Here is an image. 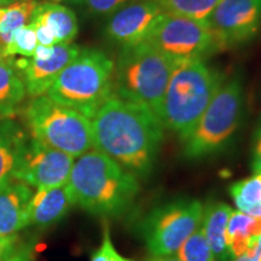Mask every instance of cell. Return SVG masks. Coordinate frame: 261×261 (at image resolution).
<instances>
[{"mask_svg": "<svg viewBox=\"0 0 261 261\" xmlns=\"http://www.w3.org/2000/svg\"><path fill=\"white\" fill-rule=\"evenodd\" d=\"M3 261H34L33 248L31 244H17L11 253Z\"/></svg>", "mask_w": 261, "mask_h": 261, "instance_id": "obj_29", "label": "cell"}, {"mask_svg": "<svg viewBox=\"0 0 261 261\" xmlns=\"http://www.w3.org/2000/svg\"><path fill=\"white\" fill-rule=\"evenodd\" d=\"M32 138L77 159L93 149L91 119L50 97H35L24 110Z\"/></svg>", "mask_w": 261, "mask_h": 261, "instance_id": "obj_7", "label": "cell"}, {"mask_svg": "<svg viewBox=\"0 0 261 261\" xmlns=\"http://www.w3.org/2000/svg\"><path fill=\"white\" fill-rule=\"evenodd\" d=\"M204 205L195 198H179L146 215L142 237L151 256H171L201 226Z\"/></svg>", "mask_w": 261, "mask_h": 261, "instance_id": "obj_8", "label": "cell"}, {"mask_svg": "<svg viewBox=\"0 0 261 261\" xmlns=\"http://www.w3.org/2000/svg\"><path fill=\"white\" fill-rule=\"evenodd\" d=\"M8 4H6L5 3V0H0V8H2V6H6Z\"/></svg>", "mask_w": 261, "mask_h": 261, "instance_id": "obj_33", "label": "cell"}, {"mask_svg": "<svg viewBox=\"0 0 261 261\" xmlns=\"http://www.w3.org/2000/svg\"><path fill=\"white\" fill-rule=\"evenodd\" d=\"M75 159L39 140H27L12 179L34 189L57 188L67 184Z\"/></svg>", "mask_w": 261, "mask_h": 261, "instance_id": "obj_10", "label": "cell"}, {"mask_svg": "<svg viewBox=\"0 0 261 261\" xmlns=\"http://www.w3.org/2000/svg\"><path fill=\"white\" fill-rule=\"evenodd\" d=\"M224 81L223 75L208 67L203 60L181 62L173 73L163 97L160 114L163 127L178 135L182 142Z\"/></svg>", "mask_w": 261, "mask_h": 261, "instance_id": "obj_4", "label": "cell"}, {"mask_svg": "<svg viewBox=\"0 0 261 261\" xmlns=\"http://www.w3.org/2000/svg\"><path fill=\"white\" fill-rule=\"evenodd\" d=\"M33 192L31 187L14 179L0 187L2 236H14L27 227V208Z\"/></svg>", "mask_w": 261, "mask_h": 261, "instance_id": "obj_15", "label": "cell"}, {"mask_svg": "<svg viewBox=\"0 0 261 261\" xmlns=\"http://www.w3.org/2000/svg\"><path fill=\"white\" fill-rule=\"evenodd\" d=\"M145 41L180 62L203 60L204 56L218 50L207 19L198 21L165 12Z\"/></svg>", "mask_w": 261, "mask_h": 261, "instance_id": "obj_9", "label": "cell"}, {"mask_svg": "<svg viewBox=\"0 0 261 261\" xmlns=\"http://www.w3.org/2000/svg\"><path fill=\"white\" fill-rule=\"evenodd\" d=\"M31 22H41L47 25L55 34L57 44H71L79 32L75 12L60 3H38Z\"/></svg>", "mask_w": 261, "mask_h": 261, "instance_id": "obj_16", "label": "cell"}, {"mask_svg": "<svg viewBox=\"0 0 261 261\" xmlns=\"http://www.w3.org/2000/svg\"><path fill=\"white\" fill-rule=\"evenodd\" d=\"M27 94L18 69L8 58L0 60V115L15 113Z\"/></svg>", "mask_w": 261, "mask_h": 261, "instance_id": "obj_20", "label": "cell"}, {"mask_svg": "<svg viewBox=\"0 0 261 261\" xmlns=\"http://www.w3.org/2000/svg\"><path fill=\"white\" fill-rule=\"evenodd\" d=\"M37 0H18L0 8V48H4L19 28L31 22Z\"/></svg>", "mask_w": 261, "mask_h": 261, "instance_id": "obj_21", "label": "cell"}, {"mask_svg": "<svg viewBox=\"0 0 261 261\" xmlns=\"http://www.w3.org/2000/svg\"><path fill=\"white\" fill-rule=\"evenodd\" d=\"M230 195L238 211L253 218H261V173L233 182Z\"/></svg>", "mask_w": 261, "mask_h": 261, "instance_id": "obj_22", "label": "cell"}, {"mask_svg": "<svg viewBox=\"0 0 261 261\" xmlns=\"http://www.w3.org/2000/svg\"><path fill=\"white\" fill-rule=\"evenodd\" d=\"M232 212V208L223 202H212L204 207L201 226L218 261L231 260L226 244V230Z\"/></svg>", "mask_w": 261, "mask_h": 261, "instance_id": "obj_17", "label": "cell"}, {"mask_svg": "<svg viewBox=\"0 0 261 261\" xmlns=\"http://www.w3.org/2000/svg\"><path fill=\"white\" fill-rule=\"evenodd\" d=\"M114 61L96 48H83L56 77L46 96L92 119L114 96Z\"/></svg>", "mask_w": 261, "mask_h": 261, "instance_id": "obj_5", "label": "cell"}, {"mask_svg": "<svg viewBox=\"0 0 261 261\" xmlns=\"http://www.w3.org/2000/svg\"><path fill=\"white\" fill-rule=\"evenodd\" d=\"M149 261H180L175 256H152Z\"/></svg>", "mask_w": 261, "mask_h": 261, "instance_id": "obj_31", "label": "cell"}, {"mask_svg": "<svg viewBox=\"0 0 261 261\" xmlns=\"http://www.w3.org/2000/svg\"><path fill=\"white\" fill-rule=\"evenodd\" d=\"M15 2H18V0H5V3L6 4H11V3H15Z\"/></svg>", "mask_w": 261, "mask_h": 261, "instance_id": "obj_32", "label": "cell"}, {"mask_svg": "<svg viewBox=\"0 0 261 261\" xmlns=\"http://www.w3.org/2000/svg\"><path fill=\"white\" fill-rule=\"evenodd\" d=\"M218 50L247 44L261 27V0H220L210 17Z\"/></svg>", "mask_w": 261, "mask_h": 261, "instance_id": "obj_11", "label": "cell"}, {"mask_svg": "<svg viewBox=\"0 0 261 261\" xmlns=\"http://www.w3.org/2000/svg\"><path fill=\"white\" fill-rule=\"evenodd\" d=\"M180 63L148 41L121 46L114 63V96L139 104L160 119L166 90Z\"/></svg>", "mask_w": 261, "mask_h": 261, "instance_id": "obj_3", "label": "cell"}, {"mask_svg": "<svg viewBox=\"0 0 261 261\" xmlns=\"http://www.w3.org/2000/svg\"><path fill=\"white\" fill-rule=\"evenodd\" d=\"M175 257L180 261H215V256L202 226L181 244L175 253Z\"/></svg>", "mask_w": 261, "mask_h": 261, "instance_id": "obj_24", "label": "cell"}, {"mask_svg": "<svg viewBox=\"0 0 261 261\" xmlns=\"http://www.w3.org/2000/svg\"><path fill=\"white\" fill-rule=\"evenodd\" d=\"M243 102L241 77L224 81L194 129L182 140V155L189 160H198L224 149L240 128Z\"/></svg>", "mask_w": 261, "mask_h": 261, "instance_id": "obj_6", "label": "cell"}, {"mask_svg": "<svg viewBox=\"0 0 261 261\" xmlns=\"http://www.w3.org/2000/svg\"><path fill=\"white\" fill-rule=\"evenodd\" d=\"M73 2L86 6L91 14L113 15L114 12H116L132 0H73Z\"/></svg>", "mask_w": 261, "mask_h": 261, "instance_id": "obj_27", "label": "cell"}, {"mask_svg": "<svg viewBox=\"0 0 261 261\" xmlns=\"http://www.w3.org/2000/svg\"><path fill=\"white\" fill-rule=\"evenodd\" d=\"M67 185L75 205L103 218L121 217L139 192L138 178L96 149L75 160Z\"/></svg>", "mask_w": 261, "mask_h": 261, "instance_id": "obj_2", "label": "cell"}, {"mask_svg": "<svg viewBox=\"0 0 261 261\" xmlns=\"http://www.w3.org/2000/svg\"><path fill=\"white\" fill-rule=\"evenodd\" d=\"M259 234L261 218H253L240 211H233L226 230V244L231 260L247 253L252 241Z\"/></svg>", "mask_w": 261, "mask_h": 261, "instance_id": "obj_19", "label": "cell"}, {"mask_svg": "<svg viewBox=\"0 0 261 261\" xmlns=\"http://www.w3.org/2000/svg\"><path fill=\"white\" fill-rule=\"evenodd\" d=\"M54 47V54L45 60L31 57L14 62L15 67L22 71V79L29 96L35 98L46 93L61 71L83 50L73 42L57 44Z\"/></svg>", "mask_w": 261, "mask_h": 261, "instance_id": "obj_13", "label": "cell"}, {"mask_svg": "<svg viewBox=\"0 0 261 261\" xmlns=\"http://www.w3.org/2000/svg\"><path fill=\"white\" fill-rule=\"evenodd\" d=\"M75 205L68 185L37 189L27 208V227H47L58 223Z\"/></svg>", "mask_w": 261, "mask_h": 261, "instance_id": "obj_14", "label": "cell"}, {"mask_svg": "<svg viewBox=\"0 0 261 261\" xmlns=\"http://www.w3.org/2000/svg\"><path fill=\"white\" fill-rule=\"evenodd\" d=\"M260 261H261V259H260Z\"/></svg>", "mask_w": 261, "mask_h": 261, "instance_id": "obj_36", "label": "cell"}, {"mask_svg": "<svg viewBox=\"0 0 261 261\" xmlns=\"http://www.w3.org/2000/svg\"><path fill=\"white\" fill-rule=\"evenodd\" d=\"M91 126L93 149L137 178H146L151 173L165 128L154 113L113 96L97 110Z\"/></svg>", "mask_w": 261, "mask_h": 261, "instance_id": "obj_1", "label": "cell"}, {"mask_svg": "<svg viewBox=\"0 0 261 261\" xmlns=\"http://www.w3.org/2000/svg\"><path fill=\"white\" fill-rule=\"evenodd\" d=\"M91 261H133L122 256L114 247L112 236H110L109 227H104L103 241L100 247L98 248L91 256Z\"/></svg>", "mask_w": 261, "mask_h": 261, "instance_id": "obj_26", "label": "cell"}, {"mask_svg": "<svg viewBox=\"0 0 261 261\" xmlns=\"http://www.w3.org/2000/svg\"><path fill=\"white\" fill-rule=\"evenodd\" d=\"M252 169L254 173H261V119L257 123L253 138Z\"/></svg>", "mask_w": 261, "mask_h": 261, "instance_id": "obj_28", "label": "cell"}, {"mask_svg": "<svg viewBox=\"0 0 261 261\" xmlns=\"http://www.w3.org/2000/svg\"><path fill=\"white\" fill-rule=\"evenodd\" d=\"M38 39L35 34V28L33 23L29 22L24 27L19 28L12 35L11 40L3 48V57L22 56L24 58H31L34 55L35 48L38 46Z\"/></svg>", "mask_w": 261, "mask_h": 261, "instance_id": "obj_25", "label": "cell"}, {"mask_svg": "<svg viewBox=\"0 0 261 261\" xmlns=\"http://www.w3.org/2000/svg\"><path fill=\"white\" fill-rule=\"evenodd\" d=\"M51 3H61V2H64V0H50Z\"/></svg>", "mask_w": 261, "mask_h": 261, "instance_id": "obj_34", "label": "cell"}, {"mask_svg": "<svg viewBox=\"0 0 261 261\" xmlns=\"http://www.w3.org/2000/svg\"><path fill=\"white\" fill-rule=\"evenodd\" d=\"M165 14L204 21L220 0H154Z\"/></svg>", "mask_w": 261, "mask_h": 261, "instance_id": "obj_23", "label": "cell"}, {"mask_svg": "<svg viewBox=\"0 0 261 261\" xmlns=\"http://www.w3.org/2000/svg\"><path fill=\"white\" fill-rule=\"evenodd\" d=\"M2 58H4V57H3V54H2V48H0V60H2Z\"/></svg>", "mask_w": 261, "mask_h": 261, "instance_id": "obj_35", "label": "cell"}, {"mask_svg": "<svg viewBox=\"0 0 261 261\" xmlns=\"http://www.w3.org/2000/svg\"><path fill=\"white\" fill-rule=\"evenodd\" d=\"M18 243L17 234H14V236H2L0 234V261L4 260Z\"/></svg>", "mask_w": 261, "mask_h": 261, "instance_id": "obj_30", "label": "cell"}, {"mask_svg": "<svg viewBox=\"0 0 261 261\" xmlns=\"http://www.w3.org/2000/svg\"><path fill=\"white\" fill-rule=\"evenodd\" d=\"M163 11L154 0H132L114 12L104 27L108 40L120 46L145 41Z\"/></svg>", "mask_w": 261, "mask_h": 261, "instance_id": "obj_12", "label": "cell"}, {"mask_svg": "<svg viewBox=\"0 0 261 261\" xmlns=\"http://www.w3.org/2000/svg\"><path fill=\"white\" fill-rule=\"evenodd\" d=\"M27 140L24 130L14 120L0 121V187L12 180Z\"/></svg>", "mask_w": 261, "mask_h": 261, "instance_id": "obj_18", "label": "cell"}]
</instances>
